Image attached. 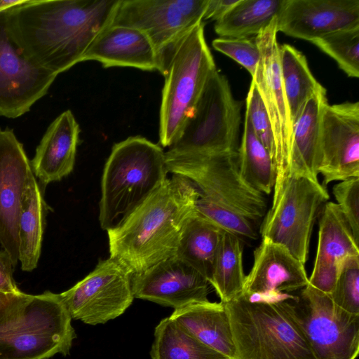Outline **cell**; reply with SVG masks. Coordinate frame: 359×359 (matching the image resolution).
<instances>
[{"label": "cell", "instance_id": "obj_22", "mask_svg": "<svg viewBox=\"0 0 359 359\" xmlns=\"http://www.w3.org/2000/svg\"><path fill=\"white\" fill-rule=\"evenodd\" d=\"M79 133L70 110L61 113L49 125L31 161L35 177L43 185L60 181L72 172Z\"/></svg>", "mask_w": 359, "mask_h": 359}, {"label": "cell", "instance_id": "obj_5", "mask_svg": "<svg viewBox=\"0 0 359 359\" xmlns=\"http://www.w3.org/2000/svg\"><path fill=\"white\" fill-rule=\"evenodd\" d=\"M217 70L206 43L204 23L188 31L163 60L165 82L159 114V142L170 147L192 114L207 81Z\"/></svg>", "mask_w": 359, "mask_h": 359}, {"label": "cell", "instance_id": "obj_21", "mask_svg": "<svg viewBox=\"0 0 359 359\" xmlns=\"http://www.w3.org/2000/svg\"><path fill=\"white\" fill-rule=\"evenodd\" d=\"M95 60L105 68L129 67L163 74L161 60L150 39L142 31L128 26L111 25L87 49L83 62Z\"/></svg>", "mask_w": 359, "mask_h": 359}, {"label": "cell", "instance_id": "obj_30", "mask_svg": "<svg viewBox=\"0 0 359 359\" xmlns=\"http://www.w3.org/2000/svg\"><path fill=\"white\" fill-rule=\"evenodd\" d=\"M238 166L242 178L250 187L262 194L271 193L276 177L275 165L245 114L242 140L238 149Z\"/></svg>", "mask_w": 359, "mask_h": 359}, {"label": "cell", "instance_id": "obj_1", "mask_svg": "<svg viewBox=\"0 0 359 359\" xmlns=\"http://www.w3.org/2000/svg\"><path fill=\"white\" fill-rule=\"evenodd\" d=\"M120 1L24 0L5 11L7 29L27 60L57 76L83 62Z\"/></svg>", "mask_w": 359, "mask_h": 359}, {"label": "cell", "instance_id": "obj_27", "mask_svg": "<svg viewBox=\"0 0 359 359\" xmlns=\"http://www.w3.org/2000/svg\"><path fill=\"white\" fill-rule=\"evenodd\" d=\"M283 88L292 127L306 101L322 86L312 74L306 57L289 44L280 46Z\"/></svg>", "mask_w": 359, "mask_h": 359}, {"label": "cell", "instance_id": "obj_6", "mask_svg": "<svg viewBox=\"0 0 359 359\" xmlns=\"http://www.w3.org/2000/svg\"><path fill=\"white\" fill-rule=\"evenodd\" d=\"M59 294L32 295L23 311L0 325V359H48L69 354L76 337Z\"/></svg>", "mask_w": 359, "mask_h": 359}, {"label": "cell", "instance_id": "obj_14", "mask_svg": "<svg viewBox=\"0 0 359 359\" xmlns=\"http://www.w3.org/2000/svg\"><path fill=\"white\" fill-rule=\"evenodd\" d=\"M5 11L0 12V116L15 118L47 94L57 75L24 56L8 33Z\"/></svg>", "mask_w": 359, "mask_h": 359}, {"label": "cell", "instance_id": "obj_19", "mask_svg": "<svg viewBox=\"0 0 359 359\" xmlns=\"http://www.w3.org/2000/svg\"><path fill=\"white\" fill-rule=\"evenodd\" d=\"M318 226L316 256L309 284L330 294L345 262L350 257L359 255V243L334 202L328 201L324 205Z\"/></svg>", "mask_w": 359, "mask_h": 359}, {"label": "cell", "instance_id": "obj_41", "mask_svg": "<svg viewBox=\"0 0 359 359\" xmlns=\"http://www.w3.org/2000/svg\"><path fill=\"white\" fill-rule=\"evenodd\" d=\"M24 0H0V12L22 4Z\"/></svg>", "mask_w": 359, "mask_h": 359}, {"label": "cell", "instance_id": "obj_8", "mask_svg": "<svg viewBox=\"0 0 359 359\" xmlns=\"http://www.w3.org/2000/svg\"><path fill=\"white\" fill-rule=\"evenodd\" d=\"M165 158L168 171L189 179L201 196L253 222L264 216V197L242 178L238 151L210 156L165 155Z\"/></svg>", "mask_w": 359, "mask_h": 359}, {"label": "cell", "instance_id": "obj_13", "mask_svg": "<svg viewBox=\"0 0 359 359\" xmlns=\"http://www.w3.org/2000/svg\"><path fill=\"white\" fill-rule=\"evenodd\" d=\"M208 1L121 0L111 25L134 27L144 33L163 69V60L169 50L194 26L203 22Z\"/></svg>", "mask_w": 359, "mask_h": 359}, {"label": "cell", "instance_id": "obj_35", "mask_svg": "<svg viewBox=\"0 0 359 359\" xmlns=\"http://www.w3.org/2000/svg\"><path fill=\"white\" fill-rule=\"evenodd\" d=\"M245 115L251 123L255 135L268 151L274 163L275 143L271 122L258 89L252 80L246 97Z\"/></svg>", "mask_w": 359, "mask_h": 359}, {"label": "cell", "instance_id": "obj_2", "mask_svg": "<svg viewBox=\"0 0 359 359\" xmlns=\"http://www.w3.org/2000/svg\"><path fill=\"white\" fill-rule=\"evenodd\" d=\"M198 196L189 179L172 174L121 224L107 231L109 257L133 275L175 256Z\"/></svg>", "mask_w": 359, "mask_h": 359}, {"label": "cell", "instance_id": "obj_12", "mask_svg": "<svg viewBox=\"0 0 359 359\" xmlns=\"http://www.w3.org/2000/svg\"><path fill=\"white\" fill-rule=\"evenodd\" d=\"M59 295L72 319L91 325L122 315L135 298L130 273L110 257L100 260L88 276Z\"/></svg>", "mask_w": 359, "mask_h": 359}, {"label": "cell", "instance_id": "obj_39", "mask_svg": "<svg viewBox=\"0 0 359 359\" xmlns=\"http://www.w3.org/2000/svg\"><path fill=\"white\" fill-rule=\"evenodd\" d=\"M14 268L10 255L5 250H0V292L13 294L22 293L13 279Z\"/></svg>", "mask_w": 359, "mask_h": 359}, {"label": "cell", "instance_id": "obj_31", "mask_svg": "<svg viewBox=\"0 0 359 359\" xmlns=\"http://www.w3.org/2000/svg\"><path fill=\"white\" fill-rule=\"evenodd\" d=\"M150 355L151 359H229L202 343L170 317L156 327Z\"/></svg>", "mask_w": 359, "mask_h": 359}, {"label": "cell", "instance_id": "obj_25", "mask_svg": "<svg viewBox=\"0 0 359 359\" xmlns=\"http://www.w3.org/2000/svg\"><path fill=\"white\" fill-rule=\"evenodd\" d=\"M223 231L194 212L182 229L175 255L188 263L208 281Z\"/></svg>", "mask_w": 359, "mask_h": 359}, {"label": "cell", "instance_id": "obj_9", "mask_svg": "<svg viewBox=\"0 0 359 359\" xmlns=\"http://www.w3.org/2000/svg\"><path fill=\"white\" fill-rule=\"evenodd\" d=\"M328 199L326 188L318 181L288 175L264 215L259 229L262 238L283 245L305 264L314 223Z\"/></svg>", "mask_w": 359, "mask_h": 359}, {"label": "cell", "instance_id": "obj_18", "mask_svg": "<svg viewBox=\"0 0 359 359\" xmlns=\"http://www.w3.org/2000/svg\"><path fill=\"white\" fill-rule=\"evenodd\" d=\"M359 26V0H283L277 32L309 41Z\"/></svg>", "mask_w": 359, "mask_h": 359}, {"label": "cell", "instance_id": "obj_11", "mask_svg": "<svg viewBox=\"0 0 359 359\" xmlns=\"http://www.w3.org/2000/svg\"><path fill=\"white\" fill-rule=\"evenodd\" d=\"M277 33L276 16L256 35L255 42L259 50L260 59L252 77L265 106L274 137L276 177L272 202L278 198L289 174L293 131L282 81Z\"/></svg>", "mask_w": 359, "mask_h": 359}, {"label": "cell", "instance_id": "obj_23", "mask_svg": "<svg viewBox=\"0 0 359 359\" xmlns=\"http://www.w3.org/2000/svg\"><path fill=\"white\" fill-rule=\"evenodd\" d=\"M321 86L306 102L293 126L288 175L318 181L321 161V117L327 104Z\"/></svg>", "mask_w": 359, "mask_h": 359}, {"label": "cell", "instance_id": "obj_29", "mask_svg": "<svg viewBox=\"0 0 359 359\" xmlns=\"http://www.w3.org/2000/svg\"><path fill=\"white\" fill-rule=\"evenodd\" d=\"M243 246L241 238L223 231L208 280L222 303L233 299L243 291L246 278L243 269Z\"/></svg>", "mask_w": 359, "mask_h": 359}, {"label": "cell", "instance_id": "obj_4", "mask_svg": "<svg viewBox=\"0 0 359 359\" xmlns=\"http://www.w3.org/2000/svg\"><path fill=\"white\" fill-rule=\"evenodd\" d=\"M163 149L145 137H129L116 143L101 182L99 222L102 229L121 224L166 180Z\"/></svg>", "mask_w": 359, "mask_h": 359}, {"label": "cell", "instance_id": "obj_37", "mask_svg": "<svg viewBox=\"0 0 359 359\" xmlns=\"http://www.w3.org/2000/svg\"><path fill=\"white\" fill-rule=\"evenodd\" d=\"M332 194L359 243V177L340 181L334 185Z\"/></svg>", "mask_w": 359, "mask_h": 359}, {"label": "cell", "instance_id": "obj_34", "mask_svg": "<svg viewBox=\"0 0 359 359\" xmlns=\"http://www.w3.org/2000/svg\"><path fill=\"white\" fill-rule=\"evenodd\" d=\"M330 295L343 310L359 314V255L351 257L345 262Z\"/></svg>", "mask_w": 359, "mask_h": 359}, {"label": "cell", "instance_id": "obj_15", "mask_svg": "<svg viewBox=\"0 0 359 359\" xmlns=\"http://www.w3.org/2000/svg\"><path fill=\"white\" fill-rule=\"evenodd\" d=\"M318 173L325 187L332 182L359 177L358 102L325 107Z\"/></svg>", "mask_w": 359, "mask_h": 359}, {"label": "cell", "instance_id": "obj_36", "mask_svg": "<svg viewBox=\"0 0 359 359\" xmlns=\"http://www.w3.org/2000/svg\"><path fill=\"white\" fill-rule=\"evenodd\" d=\"M212 47L242 65L252 77L256 72L260 53L255 41L248 39L217 38Z\"/></svg>", "mask_w": 359, "mask_h": 359}, {"label": "cell", "instance_id": "obj_24", "mask_svg": "<svg viewBox=\"0 0 359 359\" xmlns=\"http://www.w3.org/2000/svg\"><path fill=\"white\" fill-rule=\"evenodd\" d=\"M170 318L204 344L233 359L230 322L222 302H195L174 310Z\"/></svg>", "mask_w": 359, "mask_h": 359}, {"label": "cell", "instance_id": "obj_3", "mask_svg": "<svg viewBox=\"0 0 359 359\" xmlns=\"http://www.w3.org/2000/svg\"><path fill=\"white\" fill-rule=\"evenodd\" d=\"M290 294H239L223 303L235 347L233 359H316Z\"/></svg>", "mask_w": 359, "mask_h": 359}, {"label": "cell", "instance_id": "obj_16", "mask_svg": "<svg viewBox=\"0 0 359 359\" xmlns=\"http://www.w3.org/2000/svg\"><path fill=\"white\" fill-rule=\"evenodd\" d=\"M31 161L14 131L0 128V245L15 267L19 262L18 223Z\"/></svg>", "mask_w": 359, "mask_h": 359}, {"label": "cell", "instance_id": "obj_7", "mask_svg": "<svg viewBox=\"0 0 359 359\" xmlns=\"http://www.w3.org/2000/svg\"><path fill=\"white\" fill-rule=\"evenodd\" d=\"M241 103L233 96L226 77L217 70L207 81L179 138L166 156H210L238 149Z\"/></svg>", "mask_w": 359, "mask_h": 359}, {"label": "cell", "instance_id": "obj_40", "mask_svg": "<svg viewBox=\"0 0 359 359\" xmlns=\"http://www.w3.org/2000/svg\"><path fill=\"white\" fill-rule=\"evenodd\" d=\"M238 0H208L203 16L205 20L215 22L221 19L238 2Z\"/></svg>", "mask_w": 359, "mask_h": 359}, {"label": "cell", "instance_id": "obj_17", "mask_svg": "<svg viewBox=\"0 0 359 359\" xmlns=\"http://www.w3.org/2000/svg\"><path fill=\"white\" fill-rule=\"evenodd\" d=\"M209 285L203 275L175 255L131 275L135 298L174 310L208 300Z\"/></svg>", "mask_w": 359, "mask_h": 359}, {"label": "cell", "instance_id": "obj_28", "mask_svg": "<svg viewBox=\"0 0 359 359\" xmlns=\"http://www.w3.org/2000/svg\"><path fill=\"white\" fill-rule=\"evenodd\" d=\"M283 0H238L221 19L215 31L222 38L248 39L258 34L276 18Z\"/></svg>", "mask_w": 359, "mask_h": 359}, {"label": "cell", "instance_id": "obj_38", "mask_svg": "<svg viewBox=\"0 0 359 359\" xmlns=\"http://www.w3.org/2000/svg\"><path fill=\"white\" fill-rule=\"evenodd\" d=\"M31 294L0 292V325L18 316L25 309Z\"/></svg>", "mask_w": 359, "mask_h": 359}, {"label": "cell", "instance_id": "obj_10", "mask_svg": "<svg viewBox=\"0 0 359 359\" xmlns=\"http://www.w3.org/2000/svg\"><path fill=\"white\" fill-rule=\"evenodd\" d=\"M292 302L316 359L356 358L359 314L343 310L330 294L309 284Z\"/></svg>", "mask_w": 359, "mask_h": 359}, {"label": "cell", "instance_id": "obj_33", "mask_svg": "<svg viewBox=\"0 0 359 359\" xmlns=\"http://www.w3.org/2000/svg\"><path fill=\"white\" fill-rule=\"evenodd\" d=\"M195 213L222 230L241 238L255 240L257 232L254 222L245 216L201 196L195 203Z\"/></svg>", "mask_w": 359, "mask_h": 359}, {"label": "cell", "instance_id": "obj_26", "mask_svg": "<svg viewBox=\"0 0 359 359\" xmlns=\"http://www.w3.org/2000/svg\"><path fill=\"white\" fill-rule=\"evenodd\" d=\"M45 203L33 174L24 194L18 223L19 262L21 269L30 272L40 258L44 229Z\"/></svg>", "mask_w": 359, "mask_h": 359}, {"label": "cell", "instance_id": "obj_20", "mask_svg": "<svg viewBox=\"0 0 359 359\" xmlns=\"http://www.w3.org/2000/svg\"><path fill=\"white\" fill-rule=\"evenodd\" d=\"M308 284L304 264L283 245L262 237L254 251L253 264L241 293L248 297L280 296L302 290Z\"/></svg>", "mask_w": 359, "mask_h": 359}, {"label": "cell", "instance_id": "obj_32", "mask_svg": "<svg viewBox=\"0 0 359 359\" xmlns=\"http://www.w3.org/2000/svg\"><path fill=\"white\" fill-rule=\"evenodd\" d=\"M311 43L332 57L348 76L359 77V26L332 32Z\"/></svg>", "mask_w": 359, "mask_h": 359}]
</instances>
